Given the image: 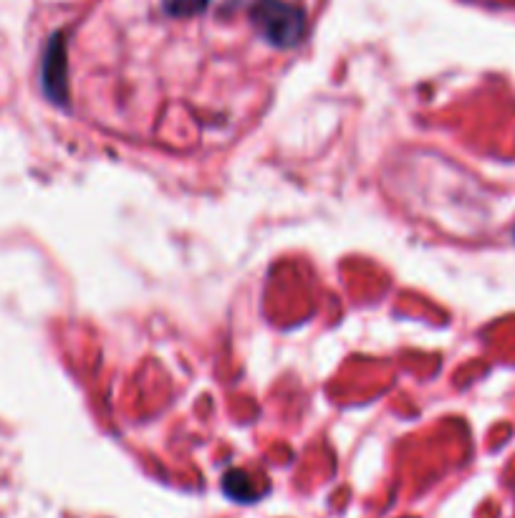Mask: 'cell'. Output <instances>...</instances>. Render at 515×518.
<instances>
[{"mask_svg":"<svg viewBox=\"0 0 515 518\" xmlns=\"http://www.w3.org/2000/svg\"><path fill=\"white\" fill-rule=\"evenodd\" d=\"M248 18L258 36L273 49H296L306 33V11L296 0H255Z\"/></svg>","mask_w":515,"mask_h":518,"instance_id":"obj_1","label":"cell"},{"mask_svg":"<svg viewBox=\"0 0 515 518\" xmlns=\"http://www.w3.org/2000/svg\"><path fill=\"white\" fill-rule=\"evenodd\" d=\"M64 36L56 33L48 43L46 56H43V89L48 91V99L54 102H64L66 97V79H64Z\"/></svg>","mask_w":515,"mask_h":518,"instance_id":"obj_2","label":"cell"},{"mask_svg":"<svg viewBox=\"0 0 515 518\" xmlns=\"http://www.w3.org/2000/svg\"><path fill=\"white\" fill-rule=\"evenodd\" d=\"M213 0H162V11L170 18H192L208 11Z\"/></svg>","mask_w":515,"mask_h":518,"instance_id":"obj_3","label":"cell"},{"mask_svg":"<svg viewBox=\"0 0 515 518\" xmlns=\"http://www.w3.org/2000/svg\"><path fill=\"white\" fill-rule=\"evenodd\" d=\"M223 486H225V493L238 498V501H253L255 498V491L250 488L248 476H245L243 470H230L228 476H225Z\"/></svg>","mask_w":515,"mask_h":518,"instance_id":"obj_4","label":"cell"}]
</instances>
